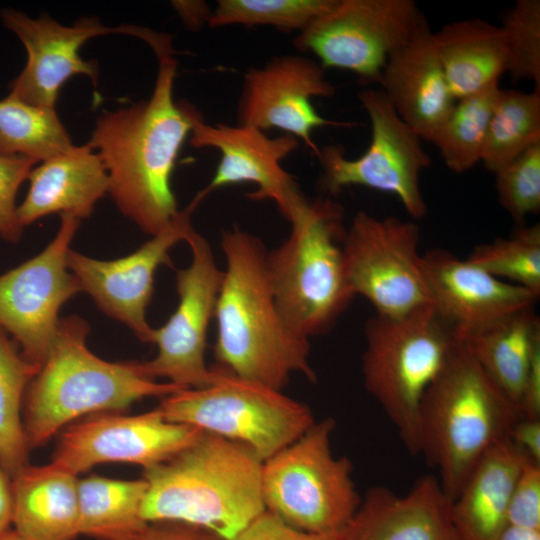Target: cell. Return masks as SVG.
<instances>
[{"label": "cell", "mask_w": 540, "mask_h": 540, "mask_svg": "<svg viewBox=\"0 0 540 540\" xmlns=\"http://www.w3.org/2000/svg\"><path fill=\"white\" fill-rule=\"evenodd\" d=\"M171 43L154 50L159 68L151 96L102 113L87 143L106 168L116 206L151 236L180 212L171 176L183 143L202 116L191 103L174 99L177 62Z\"/></svg>", "instance_id": "cell-1"}, {"label": "cell", "mask_w": 540, "mask_h": 540, "mask_svg": "<svg viewBox=\"0 0 540 540\" xmlns=\"http://www.w3.org/2000/svg\"><path fill=\"white\" fill-rule=\"evenodd\" d=\"M225 269L214 319L219 368L282 390L294 373L316 381L310 340L281 314L267 270V250L255 235L234 227L222 232Z\"/></svg>", "instance_id": "cell-2"}, {"label": "cell", "mask_w": 540, "mask_h": 540, "mask_svg": "<svg viewBox=\"0 0 540 540\" xmlns=\"http://www.w3.org/2000/svg\"><path fill=\"white\" fill-rule=\"evenodd\" d=\"M262 467L247 446L203 432L172 458L144 469L142 518L189 524L232 540L266 511Z\"/></svg>", "instance_id": "cell-3"}, {"label": "cell", "mask_w": 540, "mask_h": 540, "mask_svg": "<svg viewBox=\"0 0 540 540\" xmlns=\"http://www.w3.org/2000/svg\"><path fill=\"white\" fill-rule=\"evenodd\" d=\"M89 331L78 316L60 319L53 346L24 397L22 419L30 450L84 415L121 412L145 397L164 398L185 389L157 382L144 362L99 358L87 347Z\"/></svg>", "instance_id": "cell-4"}, {"label": "cell", "mask_w": 540, "mask_h": 540, "mask_svg": "<svg viewBox=\"0 0 540 540\" xmlns=\"http://www.w3.org/2000/svg\"><path fill=\"white\" fill-rule=\"evenodd\" d=\"M521 417L461 341L427 389L419 414V455L437 469L440 486L451 501L481 457L507 437Z\"/></svg>", "instance_id": "cell-5"}, {"label": "cell", "mask_w": 540, "mask_h": 540, "mask_svg": "<svg viewBox=\"0 0 540 540\" xmlns=\"http://www.w3.org/2000/svg\"><path fill=\"white\" fill-rule=\"evenodd\" d=\"M285 219L290 233L267 252L268 275L284 319L310 340L330 330L355 297L343 257V208L304 197Z\"/></svg>", "instance_id": "cell-6"}, {"label": "cell", "mask_w": 540, "mask_h": 540, "mask_svg": "<svg viewBox=\"0 0 540 540\" xmlns=\"http://www.w3.org/2000/svg\"><path fill=\"white\" fill-rule=\"evenodd\" d=\"M362 375L412 455H419V414L427 389L461 344L430 304L401 316L374 314L365 323Z\"/></svg>", "instance_id": "cell-7"}, {"label": "cell", "mask_w": 540, "mask_h": 540, "mask_svg": "<svg viewBox=\"0 0 540 540\" xmlns=\"http://www.w3.org/2000/svg\"><path fill=\"white\" fill-rule=\"evenodd\" d=\"M335 421H315L299 438L263 462L266 511L299 531L334 534L357 511L362 497L352 463L336 457L331 438Z\"/></svg>", "instance_id": "cell-8"}, {"label": "cell", "mask_w": 540, "mask_h": 540, "mask_svg": "<svg viewBox=\"0 0 540 540\" xmlns=\"http://www.w3.org/2000/svg\"><path fill=\"white\" fill-rule=\"evenodd\" d=\"M216 368L218 377L210 385L162 398L157 409L164 418L241 443L263 462L316 421L308 406L282 390Z\"/></svg>", "instance_id": "cell-9"}, {"label": "cell", "mask_w": 540, "mask_h": 540, "mask_svg": "<svg viewBox=\"0 0 540 540\" xmlns=\"http://www.w3.org/2000/svg\"><path fill=\"white\" fill-rule=\"evenodd\" d=\"M367 113L371 140L358 158L349 159L341 145L320 149V188L330 196L350 186H362L394 195L415 221L427 214L420 178L431 165L422 139L398 116L380 89L359 92Z\"/></svg>", "instance_id": "cell-10"}, {"label": "cell", "mask_w": 540, "mask_h": 540, "mask_svg": "<svg viewBox=\"0 0 540 540\" xmlns=\"http://www.w3.org/2000/svg\"><path fill=\"white\" fill-rule=\"evenodd\" d=\"M427 24L413 0H336L297 33L293 46L311 52L324 70H345L362 83H378L390 55Z\"/></svg>", "instance_id": "cell-11"}, {"label": "cell", "mask_w": 540, "mask_h": 540, "mask_svg": "<svg viewBox=\"0 0 540 540\" xmlns=\"http://www.w3.org/2000/svg\"><path fill=\"white\" fill-rule=\"evenodd\" d=\"M420 227L395 216L358 211L342 240L348 283L375 314L401 316L429 303L421 267Z\"/></svg>", "instance_id": "cell-12"}, {"label": "cell", "mask_w": 540, "mask_h": 540, "mask_svg": "<svg viewBox=\"0 0 540 540\" xmlns=\"http://www.w3.org/2000/svg\"><path fill=\"white\" fill-rule=\"evenodd\" d=\"M79 224L61 215L59 230L43 251L0 275V328L39 367L55 341L61 307L81 291L67 263Z\"/></svg>", "instance_id": "cell-13"}, {"label": "cell", "mask_w": 540, "mask_h": 540, "mask_svg": "<svg viewBox=\"0 0 540 540\" xmlns=\"http://www.w3.org/2000/svg\"><path fill=\"white\" fill-rule=\"evenodd\" d=\"M185 242L192 258L189 266L176 274L178 305L167 322L154 329L152 344L157 346V354L144 366L153 378H165L189 389L208 386L219 374L216 367L206 365L205 351L223 270L207 239L195 229Z\"/></svg>", "instance_id": "cell-14"}, {"label": "cell", "mask_w": 540, "mask_h": 540, "mask_svg": "<svg viewBox=\"0 0 540 540\" xmlns=\"http://www.w3.org/2000/svg\"><path fill=\"white\" fill-rule=\"evenodd\" d=\"M3 25L26 49L23 70L9 84V95L29 105L55 109L61 87L76 75H86L96 87L99 77L95 61H85L80 48L89 39L109 33L138 37L145 42L153 30L134 25L108 27L96 17L78 19L64 26L42 13L37 19L12 8L0 13Z\"/></svg>", "instance_id": "cell-15"}, {"label": "cell", "mask_w": 540, "mask_h": 540, "mask_svg": "<svg viewBox=\"0 0 540 540\" xmlns=\"http://www.w3.org/2000/svg\"><path fill=\"white\" fill-rule=\"evenodd\" d=\"M202 434L168 421L157 407L137 415L98 413L64 428L51 462L75 475L112 462L145 469L172 458Z\"/></svg>", "instance_id": "cell-16"}, {"label": "cell", "mask_w": 540, "mask_h": 540, "mask_svg": "<svg viewBox=\"0 0 540 540\" xmlns=\"http://www.w3.org/2000/svg\"><path fill=\"white\" fill-rule=\"evenodd\" d=\"M200 202L195 196L170 225L125 257L98 260L72 249L68 253V268L81 291L142 342H153L154 328L147 322L146 309L153 295L155 272L161 265H171L169 252L194 229L191 215Z\"/></svg>", "instance_id": "cell-17"}, {"label": "cell", "mask_w": 540, "mask_h": 540, "mask_svg": "<svg viewBox=\"0 0 540 540\" xmlns=\"http://www.w3.org/2000/svg\"><path fill=\"white\" fill-rule=\"evenodd\" d=\"M335 87L321 65L301 55H284L261 67L247 70L238 101V124L261 131L279 129L294 136L318 156L313 141L315 129L325 126L352 127L321 116L312 104L315 97H331Z\"/></svg>", "instance_id": "cell-18"}, {"label": "cell", "mask_w": 540, "mask_h": 540, "mask_svg": "<svg viewBox=\"0 0 540 540\" xmlns=\"http://www.w3.org/2000/svg\"><path fill=\"white\" fill-rule=\"evenodd\" d=\"M189 140L194 148H213L220 152L210 183L198 193L201 199L221 187L253 183L257 189L248 197L272 200L286 218L304 197L293 176L281 165L300 144L294 136L284 134L272 138L250 126L205 124L201 116L195 122Z\"/></svg>", "instance_id": "cell-19"}, {"label": "cell", "mask_w": 540, "mask_h": 540, "mask_svg": "<svg viewBox=\"0 0 540 540\" xmlns=\"http://www.w3.org/2000/svg\"><path fill=\"white\" fill-rule=\"evenodd\" d=\"M421 267L430 305L459 338L517 311L535 307L539 298L447 249L434 248L422 253Z\"/></svg>", "instance_id": "cell-20"}, {"label": "cell", "mask_w": 540, "mask_h": 540, "mask_svg": "<svg viewBox=\"0 0 540 540\" xmlns=\"http://www.w3.org/2000/svg\"><path fill=\"white\" fill-rule=\"evenodd\" d=\"M333 540H461L452 518V501L435 475L419 478L398 495L371 487Z\"/></svg>", "instance_id": "cell-21"}, {"label": "cell", "mask_w": 540, "mask_h": 540, "mask_svg": "<svg viewBox=\"0 0 540 540\" xmlns=\"http://www.w3.org/2000/svg\"><path fill=\"white\" fill-rule=\"evenodd\" d=\"M378 83L398 116L425 141L432 140L456 103L429 24L390 55Z\"/></svg>", "instance_id": "cell-22"}, {"label": "cell", "mask_w": 540, "mask_h": 540, "mask_svg": "<svg viewBox=\"0 0 540 540\" xmlns=\"http://www.w3.org/2000/svg\"><path fill=\"white\" fill-rule=\"evenodd\" d=\"M28 180L27 195L17 206L23 228L54 213L87 218L109 190L106 168L87 143L42 161Z\"/></svg>", "instance_id": "cell-23"}, {"label": "cell", "mask_w": 540, "mask_h": 540, "mask_svg": "<svg viewBox=\"0 0 540 540\" xmlns=\"http://www.w3.org/2000/svg\"><path fill=\"white\" fill-rule=\"evenodd\" d=\"M530 458L507 437L492 445L452 501V518L461 540H493L507 525L516 481Z\"/></svg>", "instance_id": "cell-24"}, {"label": "cell", "mask_w": 540, "mask_h": 540, "mask_svg": "<svg viewBox=\"0 0 540 540\" xmlns=\"http://www.w3.org/2000/svg\"><path fill=\"white\" fill-rule=\"evenodd\" d=\"M77 475L50 462L11 478L12 528L27 540H74L79 532Z\"/></svg>", "instance_id": "cell-25"}, {"label": "cell", "mask_w": 540, "mask_h": 540, "mask_svg": "<svg viewBox=\"0 0 540 540\" xmlns=\"http://www.w3.org/2000/svg\"><path fill=\"white\" fill-rule=\"evenodd\" d=\"M433 41L456 101L506 73L507 49L500 26L480 18L456 20L433 32Z\"/></svg>", "instance_id": "cell-26"}, {"label": "cell", "mask_w": 540, "mask_h": 540, "mask_svg": "<svg viewBox=\"0 0 540 540\" xmlns=\"http://www.w3.org/2000/svg\"><path fill=\"white\" fill-rule=\"evenodd\" d=\"M460 340L486 375L521 413L525 377L533 354L540 346V318L535 307L517 311L466 333Z\"/></svg>", "instance_id": "cell-27"}, {"label": "cell", "mask_w": 540, "mask_h": 540, "mask_svg": "<svg viewBox=\"0 0 540 540\" xmlns=\"http://www.w3.org/2000/svg\"><path fill=\"white\" fill-rule=\"evenodd\" d=\"M147 482L90 476L78 480L79 532L97 540H115L147 522L142 505Z\"/></svg>", "instance_id": "cell-28"}, {"label": "cell", "mask_w": 540, "mask_h": 540, "mask_svg": "<svg viewBox=\"0 0 540 540\" xmlns=\"http://www.w3.org/2000/svg\"><path fill=\"white\" fill-rule=\"evenodd\" d=\"M39 369L0 328V462L10 478L30 464L22 410L27 387Z\"/></svg>", "instance_id": "cell-29"}, {"label": "cell", "mask_w": 540, "mask_h": 540, "mask_svg": "<svg viewBox=\"0 0 540 540\" xmlns=\"http://www.w3.org/2000/svg\"><path fill=\"white\" fill-rule=\"evenodd\" d=\"M540 143V87L526 92L501 89L489 121L481 163L495 173Z\"/></svg>", "instance_id": "cell-30"}, {"label": "cell", "mask_w": 540, "mask_h": 540, "mask_svg": "<svg viewBox=\"0 0 540 540\" xmlns=\"http://www.w3.org/2000/svg\"><path fill=\"white\" fill-rule=\"evenodd\" d=\"M500 90L499 81L458 99L443 124L434 134L433 143L454 173H463L482 160L492 110Z\"/></svg>", "instance_id": "cell-31"}, {"label": "cell", "mask_w": 540, "mask_h": 540, "mask_svg": "<svg viewBox=\"0 0 540 540\" xmlns=\"http://www.w3.org/2000/svg\"><path fill=\"white\" fill-rule=\"evenodd\" d=\"M73 146L55 109L35 107L9 94L0 100V156L42 162Z\"/></svg>", "instance_id": "cell-32"}, {"label": "cell", "mask_w": 540, "mask_h": 540, "mask_svg": "<svg viewBox=\"0 0 540 540\" xmlns=\"http://www.w3.org/2000/svg\"><path fill=\"white\" fill-rule=\"evenodd\" d=\"M467 259L492 276L540 296V225L517 224L507 237L476 246Z\"/></svg>", "instance_id": "cell-33"}, {"label": "cell", "mask_w": 540, "mask_h": 540, "mask_svg": "<svg viewBox=\"0 0 540 540\" xmlns=\"http://www.w3.org/2000/svg\"><path fill=\"white\" fill-rule=\"evenodd\" d=\"M336 0H219L207 22L210 28L270 26L300 33Z\"/></svg>", "instance_id": "cell-34"}, {"label": "cell", "mask_w": 540, "mask_h": 540, "mask_svg": "<svg viewBox=\"0 0 540 540\" xmlns=\"http://www.w3.org/2000/svg\"><path fill=\"white\" fill-rule=\"evenodd\" d=\"M500 27L507 49L506 73L540 87V1L517 0Z\"/></svg>", "instance_id": "cell-35"}, {"label": "cell", "mask_w": 540, "mask_h": 540, "mask_svg": "<svg viewBox=\"0 0 540 540\" xmlns=\"http://www.w3.org/2000/svg\"><path fill=\"white\" fill-rule=\"evenodd\" d=\"M501 207L517 222L540 211V143L535 144L495 173Z\"/></svg>", "instance_id": "cell-36"}, {"label": "cell", "mask_w": 540, "mask_h": 540, "mask_svg": "<svg viewBox=\"0 0 540 540\" xmlns=\"http://www.w3.org/2000/svg\"><path fill=\"white\" fill-rule=\"evenodd\" d=\"M37 160L23 156H0V237L16 243L23 227L17 218L16 196Z\"/></svg>", "instance_id": "cell-37"}, {"label": "cell", "mask_w": 540, "mask_h": 540, "mask_svg": "<svg viewBox=\"0 0 540 540\" xmlns=\"http://www.w3.org/2000/svg\"><path fill=\"white\" fill-rule=\"evenodd\" d=\"M507 525L540 530V464L528 461L514 486Z\"/></svg>", "instance_id": "cell-38"}, {"label": "cell", "mask_w": 540, "mask_h": 540, "mask_svg": "<svg viewBox=\"0 0 540 540\" xmlns=\"http://www.w3.org/2000/svg\"><path fill=\"white\" fill-rule=\"evenodd\" d=\"M334 534L299 531L265 511L232 540H333Z\"/></svg>", "instance_id": "cell-39"}, {"label": "cell", "mask_w": 540, "mask_h": 540, "mask_svg": "<svg viewBox=\"0 0 540 540\" xmlns=\"http://www.w3.org/2000/svg\"><path fill=\"white\" fill-rule=\"evenodd\" d=\"M115 540H223L204 528L179 522L147 523Z\"/></svg>", "instance_id": "cell-40"}, {"label": "cell", "mask_w": 540, "mask_h": 540, "mask_svg": "<svg viewBox=\"0 0 540 540\" xmlns=\"http://www.w3.org/2000/svg\"><path fill=\"white\" fill-rule=\"evenodd\" d=\"M507 438L535 463L540 464V419L519 418Z\"/></svg>", "instance_id": "cell-41"}, {"label": "cell", "mask_w": 540, "mask_h": 540, "mask_svg": "<svg viewBox=\"0 0 540 540\" xmlns=\"http://www.w3.org/2000/svg\"><path fill=\"white\" fill-rule=\"evenodd\" d=\"M520 409L522 417L540 419V346L533 354L525 377Z\"/></svg>", "instance_id": "cell-42"}, {"label": "cell", "mask_w": 540, "mask_h": 540, "mask_svg": "<svg viewBox=\"0 0 540 540\" xmlns=\"http://www.w3.org/2000/svg\"><path fill=\"white\" fill-rule=\"evenodd\" d=\"M172 7L188 29H199L207 23L211 15L209 5L204 1H172Z\"/></svg>", "instance_id": "cell-43"}, {"label": "cell", "mask_w": 540, "mask_h": 540, "mask_svg": "<svg viewBox=\"0 0 540 540\" xmlns=\"http://www.w3.org/2000/svg\"><path fill=\"white\" fill-rule=\"evenodd\" d=\"M13 496L11 478L0 462V536L12 528Z\"/></svg>", "instance_id": "cell-44"}, {"label": "cell", "mask_w": 540, "mask_h": 540, "mask_svg": "<svg viewBox=\"0 0 540 540\" xmlns=\"http://www.w3.org/2000/svg\"><path fill=\"white\" fill-rule=\"evenodd\" d=\"M493 540H540V530L506 525Z\"/></svg>", "instance_id": "cell-45"}, {"label": "cell", "mask_w": 540, "mask_h": 540, "mask_svg": "<svg viewBox=\"0 0 540 540\" xmlns=\"http://www.w3.org/2000/svg\"><path fill=\"white\" fill-rule=\"evenodd\" d=\"M0 540H27L20 534H18L13 528L5 532L0 536Z\"/></svg>", "instance_id": "cell-46"}]
</instances>
